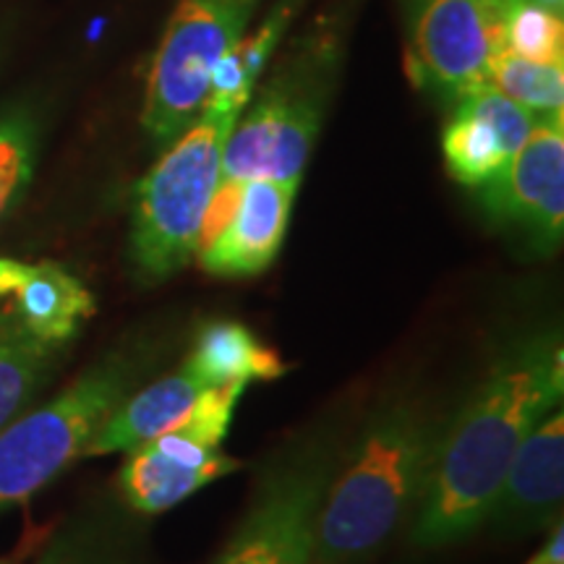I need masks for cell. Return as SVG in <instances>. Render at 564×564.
I'll return each mask as SVG.
<instances>
[{
	"mask_svg": "<svg viewBox=\"0 0 564 564\" xmlns=\"http://www.w3.org/2000/svg\"><path fill=\"white\" fill-rule=\"evenodd\" d=\"M562 390L564 350L556 333L514 343L497 358L453 423L442 429L415 510L413 544H455L489 520L514 453L560 405Z\"/></svg>",
	"mask_w": 564,
	"mask_h": 564,
	"instance_id": "6da1fadb",
	"label": "cell"
},
{
	"mask_svg": "<svg viewBox=\"0 0 564 564\" xmlns=\"http://www.w3.org/2000/svg\"><path fill=\"white\" fill-rule=\"evenodd\" d=\"M442 423L426 405L400 400L373 415L314 523L312 564H364L419 510Z\"/></svg>",
	"mask_w": 564,
	"mask_h": 564,
	"instance_id": "7a4b0ae2",
	"label": "cell"
},
{
	"mask_svg": "<svg viewBox=\"0 0 564 564\" xmlns=\"http://www.w3.org/2000/svg\"><path fill=\"white\" fill-rule=\"evenodd\" d=\"M236 123V112L202 110L139 181L131 215V262L139 278L162 282L192 262Z\"/></svg>",
	"mask_w": 564,
	"mask_h": 564,
	"instance_id": "3957f363",
	"label": "cell"
},
{
	"mask_svg": "<svg viewBox=\"0 0 564 564\" xmlns=\"http://www.w3.org/2000/svg\"><path fill=\"white\" fill-rule=\"evenodd\" d=\"M144 364L137 348L112 350L45 405L0 429V512L26 505L82 460L91 436L121 405Z\"/></svg>",
	"mask_w": 564,
	"mask_h": 564,
	"instance_id": "277c9868",
	"label": "cell"
},
{
	"mask_svg": "<svg viewBox=\"0 0 564 564\" xmlns=\"http://www.w3.org/2000/svg\"><path fill=\"white\" fill-rule=\"evenodd\" d=\"M243 392L246 384L207 387L173 429L129 449L118 484L133 512H167L207 484L241 468V460L223 453V442Z\"/></svg>",
	"mask_w": 564,
	"mask_h": 564,
	"instance_id": "5b68a950",
	"label": "cell"
},
{
	"mask_svg": "<svg viewBox=\"0 0 564 564\" xmlns=\"http://www.w3.org/2000/svg\"><path fill=\"white\" fill-rule=\"evenodd\" d=\"M251 0H178L150 76L141 126L160 144L199 116L217 61L243 37Z\"/></svg>",
	"mask_w": 564,
	"mask_h": 564,
	"instance_id": "8992f818",
	"label": "cell"
},
{
	"mask_svg": "<svg viewBox=\"0 0 564 564\" xmlns=\"http://www.w3.org/2000/svg\"><path fill=\"white\" fill-rule=\"evenodd\" d=\"M337 460L340 447L324 436L274 463L215 564H312L316 512Z\"/></svg>",
	"mask_w": 564,
	"mask_h": 564,
	"instance_id": "52a82bcc",
	"label": "cell"
},
{
	"mask_svg": "<svg viewBox=\"0 0 564 564\" xmlns=\"http://www.w3.org/2000/svg\"><path fill=\"white\" fill-rule=\"evenodd\" d=\"M520 0H421L413 17V70L460 97L484 87L507 51V24Z\"/></svg>",
	"mask_w": 564,
	"mask_h": 564,
	"instance_id": "ba28073f",
	"label": "cell"
},
{
	"mask_svg": "<svg viewBox=\"0 0 564 564\" xmlns=\"http://www.w3.org/2000/svg\"><path fill=\"white\" fill-rule=\"evenodd\" d=\"M478 188L494 220L523 230L539 249H556L564 230V112L539 118L510 162Z\"/></svg>",
	"mask_w": 564,
	"mask_h": 564,
	"instance_id": "9c48e42d",
	"label": "cell"
},
{
	"mask_svg": "<svg viewBox=\"0 0 564 564\" xmlns=\"http://www.w3.org/2000/svg\"><path fill=\"white\" fill-rule=\"evenodd\" d=\"M319 133V110L291 91L272 89L232 126L223 147L220 178L301 183Z\"/></svg>",
	"mask_w": 564,
	"mask_h": 564,
	"instance_id": "30bf717a",
	"label": "cell"
},
{
	"mask_svg": "<svg viewBox=\"0 0 564 564\" xmlns=\"http://www.w3.org/2000/svg\"><path fill=\"white\" fill-rule=\"evenodd\" d=\"M535 121L539 116L489 84L463 91L442 133L449 175L463 186H484L523 147Z\"/></svg>",
	"mask_w": 564,
	"mask_h": 564,
	"instance_id": "8fae6325",
	"label": "cell"
},
{
	"mask_svg": "<svg viewBox=\"0 0 564 564\" xmlns=\"http://www.w3.org/2000/svg\"><path fill=\"white\" fill-rule=\"evenodd\" d=\"M564 497V413L556 405L514 453L489 520L502 533L552 528Z\"/></svg>",
	"mask_w": 564,
	"mask_h": 564,
	"instance_id": "7c38bea8",
	"label": "cell"
},
{
	"mask_svg": "<svg viewBox=\"0 0 564 564\" xmlns=\"http://www.w3.org/2000/svg\"><path fill=\"white\" fill-rule=\"evenodd\" d=\"M295 192L299 183L246 181L236 215L220 236L199 251L204 272L225 280L262 274L285 241Z\"/></svg>",
	"mask_w": 564,
	"mask_h": 564,
	"instance_id": "4fadbf2b",
	"label": "cell"
},
{
	"mask_svg": "<svg viewBox=\"0 0 564 564\" xmlns=\"http://www.w3.org/2000/svg\"><path fill=\"white\" fill-rule=\"evenodd\" d=\"M11 312L34 340L61 350L95 316L97 301L63 264L37 262L11 295Z\"/></svg>",
	"mask_w": 564,
	"mask_h": 564,
	"instance_id": "5bb4252c",
	"label": "cell"
},
{
	"mask_svg": "<svg viewBox=\"0 0 564 564\" xmlns=\"http://www.w3.org/2000/svg\"><path fill=\"white\" fill-rule=\"evenodd\" d=\"M207 390L199 379L188 371H175L158 382L147 384L137 394H126L121 405L112 411L100 432L91 436L84 457H102L116 453H129L167 429H173L183 415L192 411L196 398Z\"/></svg>",
	"mask_w": 564,
	"mask_h": 564,
	"instance_id": "9a60e30c",
	"label": "cell"
},
{
	"mask_svg": "<svg viewBox=\"0 0 564 564\" xmlns=\"http://www.w3.org/2000/svg\"><path fill=\"white\" fill-rule=\"evenodd\" d=\"M204 387L274 382L288 371L282 356L264 345L249 327L232 319L207 322L196 333L181 366Z\"/></svg>",
	"mask_w": 564,
	"mask_h": 564,
	"instance_id": "2e32d148",
	"label": "cell"
},
{
	"mask_svg": "<svg viewBox=\"0 0 564 564\" xmlns=\"http://www.w3.org/2000/svg\"><path fill=\"white\" fill-rule=\"evenodd\" d=\"M58 350L47 348L21 327L11 301L0 308V429L24 411L45 384Z\"/></svg>",
	"mask_w": 564,
	"mask_h": 564,
	"instance_id": "e0dca14e",
	"label": "cell"
},
{
	"mask_svg": "<svg viewBox=\"0 0 564 564\" xmlns=\"http://www.w3.org/2000/svg\"><path fill=\"white\" fill-rule=\"evenodd\" d=\"M285 19L288 13L278 11L274 17L267 19V24L253 37H241L217 61L202 110L236 112V116H241V110L249 105L253 84H257L267 58H270L274 45H278Z\"/></svg>",
	"mask_w": 564,
	"mask_h": 564,
	"instance_id": "ac0fdd59",
	"label": "cell"
},
{
	"mask_svg": "<svg viewBox=\"0 0 564 564\" xmlns=\"http://www.w3.org/2000/svg\"><path fill=\"white\" fill-rule=\"evenodd\" d=\"M486 84L539 118L564 112V66H546L505 51L494 61Z\"/></svg>",
	"mask_w": 564,
	"mask_h": 564,
	"instance_id": "d6986e66",
	"label": "cell"
},
{
	"mask_svg": "<svg viewBox=\"0 0 564 564\" xmlns=\"http://www.w3.org/2000/svg\"><path fill=\"white\" fill-rule=\"evenodd\" d=\"M507 51L546 66H564L562 13L535 0H520L507 24Z\"/></svg>",
	"mask_w": 564,
	"mask_h": 564,
	"instance_id": "ffe728a7",
	"label": "cell"
},
{
	"mask_svg": "<svg viewBox=\"0 0 564 564\" xmlns=\"http://www.w3.org/2000/svg\"><path fill=\"white\" fill-rule=\"evenodd\" d=\"M34 564H133V546L112 525H70Z\"/></svg>",
	"mask_w": 564,
	"mask_h": 564,
	"instance_id": "44dd1931",
	"label": "cell"
},
{
	"mask_svg": "<svg viewBox=\"0 0 564 564\" xmlns=\"http://www.w3.org/2000/svg\"><path fill=\"white\" fill-rule=\"evenodd\" d=\"M34 126L21 116H9L0 121V220L24 194L34 173Z\"/></svg>",
	"mask_w": 564,
	"mask_h": 564,
	"instance_id": "7402d4cb",
	"label": "cell"
},
{
	"mask_svg": "<svg viewBox=\"0 0 564 564\" xmlns=\"http://www.w3.org/2000/svg\"><path fill=\"white\" fill-rule=\"evenodd\" d=\"M525 564H564V531L562 520H556L549 531L546 544L535 552Z\"/></svg>",
	"mask_w": 564,
	"mask_h": 564,
	"instance_id": "603a6c76",
	"label": "cell"
},
{
	"mask_svg": "<svg viewBox=\"0 0 564 564\" xmlns=\"http://www.w3.org/2000/svg\"><path fill=\"white\" fill-rule=\"evenodd\" d=\"M0 564H11V562L9 560H0Z\"/></svg>",
	"mask_w": 564,
	"mask_h": 564,
	"instance_id": "cb8c5ba5",
	"label": "cell"
},
{
	"mask_svg": "<svg viewBox=\"0 0 564 564\" xmlns=\"http://www.w3.org/2000/svg\"><path fill=\"white\" fill-rule=\"evenodd\" d=\"M6 306V303H0V308H3Z\"/></svg>",
	"mask_w": 564,
	"mask_h": 564,
	"instance_id": "d4e9b609",
	"label": "cell"
}]
</instances>
